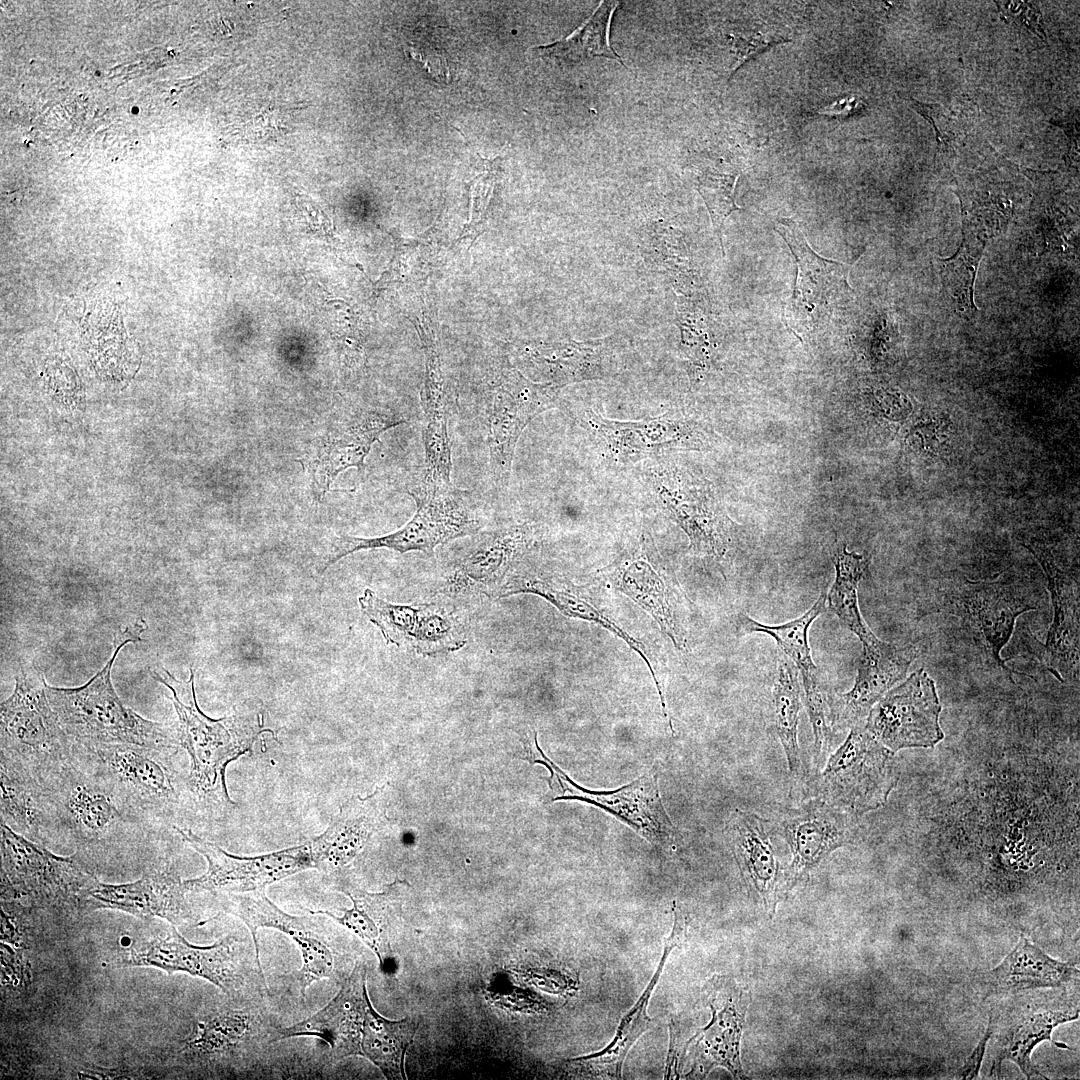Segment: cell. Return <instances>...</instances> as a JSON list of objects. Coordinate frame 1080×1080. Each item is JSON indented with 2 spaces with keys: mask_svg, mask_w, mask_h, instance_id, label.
<instances>
[{
  "mask_svg": "<svg viewBox=\"0 0 1080 1080\" xmlns=\"http://www.w3.org/2000/svg\"><path fill=\"white\" fill-rule=\"evenodd\" d=\"M145 623L120 629L113 653L104 667L85 684L62 688L45 684L48 700L73 743L85 746L128 744L155 749H178L177 730L148 720L126 707L117 695L111 671L120 650L141 640Z\"/></svg>",
  "mask_w": 1080,
  "mask_h": 1080,
  "instance_id": "1",
  "label": "cell"
},
{
  "mask_svg": "<svg viewBox=\"0 0 1080 1080\" xmlns=\"http://www.w3.org/2000/svg\"><path fill=\"white\" fill-rule=\"evenodd\" d=\"M151 676L171 692L179 744L190 762L186 778L190 807L227 812L235 805L226 786L227 766L251 749L259 734L257 724L245 715L206 716L197 704L193 671L187 682L178 681L166 670L152 671Z\"/></svg>",
  "mask_w": 1080,
  "mask_h": 1080,
  "instance_id": "2",
  "label": "cell"
},
{
  "mask_svg": "<svg viewBox=\"0 0 1080 1080\" xmlns=\"http://www.w3.org/2000/svg\"><path fill=\"white\" fill-rule=\"evenodd\" d=\"M1038 606L1037 593L1027 581L1010 575L974 581L954 574L927 585L918 615L945 613L959 618L979 636L996 664L1012 674L1001 650L1009 642L1017 618Z\"/></svg>",
  "mask_w": 1080,
  "mask_h": 1080,
  "instance_id": "3",
  "label": "cell"
},
{
  "mask_svg": "<svg viewBox=\"0 0 1080 1080\" xmlns=\"http://www.w3.org/2000/svg\"><path fill=\"white\" fill-rule=\"evenodd\" d=\"M43 784L58 806L67 837L78 848L100 847L140 826L95 751L74 743L69 761Z\"/></svg>",
  "mask_w": 1080,
  "mask_h": 1080,
  "instance_id": "4",
  "label": "cell"
},
{
  "mask_svg": "<svg viewBox=\"0 0 1080 1080\" xmlns=\"http://www.w3.org/2000/svg\"><path fill=\"white\" fill-rule=\"evenodd\" d=\"M43 675L21 668L13 693L1 703V754L33 773L42 783L72 755L73 741L62 728L45 688Z\"/></svg>",
  "mask_w": 1080,
  "mask_h": 1080,
  "instance_id": "5",
  "label": "cell"
},
{
  "mask_svg": "<svg viewBox=\"0 0 1080 1080\" xmlns=\"http://www.w3.org/2000/svg\"><path fill=\"white\" fill-rule=\"evenodd\" d=\"M1079 1017L1078 997L1071 989L1052 992L1026 991L1000 996L991 1010L990 1075H1000L1004 1061L1013 1062L1027 1079L1044 1078L1031 1061L1034 1048L1049 1041L1059 1049L1074 1050L1052 1038L1053 1030Z\"/></svg>",
  "mask_w": 1080,
  "mask_h": 1080,
  "instance_id": "6",
  "label": "cell"
},
{
  "mask_svg": "<svg viewBox=\"0 0 1080 1080\" xmlns=\"http://www.w3.org/2000/svg\"><path fill=\"white\" fill-rule=\"evenodd\" d=\"M1 898L60 912L81 909L96 877L73 857H62L1 820Z\"/></svg>",
  "mask_w": 1080,
  "mask_h": 1080,
  "instance_id": "7",
  "label": "cell"
},
{
  "mask_svg": "<svg viewBox=\"0 0 1080 1080\" xmlns=\"http://www.w3.org/2000/svg\"><path fill=\"white\" fill-rule=\"evenodd\" d=\"M898 780L894 752L859 724L851 727L844 743L807 788L810 798L857 816L882 807Z\"/></svg>",
  "mask_w": 1080,
  "mask_h": 1080,
  "instance_id": "8",
  "label": "cell"
},
{
  "mask_svg": "<svg viewBox=\"0 0 1080 1080\" xmlns=\"http://www.w3.org/2000/svg\"><path fill=\"white\" fill-rule=\"evenodd\" d=\"M90 748L97 754L129 812L141 824L172 822L184 806L183 802L190 807L186 779L179 778L172 768V756L178 749L128 744H101Z\"/></svg>",
  "mask_w": 1080,
  "mask_h": 1080,
  "instance_id": "9",
  "label": "cell"
},
{
  "mask_svg": "<svg viewBox=\"0 0 1080 1080\" xmlns=\"http://www.w3.org/2000/svg\"><path fill=\"white\" fill-rule=\"evenodd\" d=\"M410 495L416 503V512L408 522L380 537H339L321 573L341 558L363 549L387 548L400 553L430 554L437 546L475 534L481 528V521L471 508L465 491L452 485L429 487L418 483Z\"/></svg>",
  "mask_w": 1080,
  "mask_h": 1080,
  "instance_id": "10",
  "label": "cell"
},
{
  "mask_svg": "<svg viewBox=\"0 0 1080 1080\" xmlns=\"http://www.w3.org/2000/svg\"><path fill=\"white\" fill-rule=\"evenodd\" d=\"M644 478L663 509L689 539L697 555L726 561L733 547L734 523L714 496L710 485L685 466L666 457L652 460Z\"/></svg>",
  "mask_w": 1080,
  "mask_h": 1080,
  "instance_id": "11",
  "label": "cell"
},
{
  "mask_svg": "<svg viewBox=\"0 0 1080 1080\" xmlns=\"http://www.w3.org/2000/svg\"><path fill=\"white\" fill-rule=\"evenodd\" d=\"M524 747L526 760L542 764L550 772L546 780L551 801L577 800L591 804L632 828L655 847L673 849L676 831L663 806L655 770L615 790H589L575 783L546 757L538 745L536 732L528 737Z\"/></svg>",
  "mask_w": 1080,
  "mask_h": 1080,
  "instance_id": "12",
  "label": "cell"
},
{
  "mask_svg": "<svg viewBox=\"0 0 1080 1080\" xmlns=\"http://www.w3.org/2000/svg\"><path fill=\"white\" fill-rule=\"evenodd\" d=\"M603 571L612 585L651 615L676 649L689 648L687 609L652 537L643 533Z\"/></svg>",
  "mask_w": 1080,
  "mask_h": 1080,
  "instance_id": "13",
  "label": "cell"
},
{
  "mask_svg": "<svg viewBox=\"0 0 1080 1080\" xmlns=\"http://www.w3.org/2000/svg\"><path fill=\"white\" fill-rule=\"evenodd\" d=\"M584 417L604 455L623 465L679 451L705 450L713 439L706 425L675 410L639 421L611 420L594 410Z\"/></svg>",
  "mask_w": 1080,
  "mask_h": 1080,
  "instance_id": "14",
  "label": "cell"
},
{
  "mask_svg": "<svg viewBox=\"0 0 1080 1080\" xmlns=\"http://www.w3.org/2000/svg\"><path fill=\"white\" fill-rule=\"evenodd\" d=\"M173 829L208 863L203 875L184 880L188 892L241 894L265 890L275 882L314 868L308 843L257 856H238L190 829Z\"/></svg>",
  "mask_w": 1080,
  "mask_h": 1080,
  "instance_id": "15",
  "label": "cell"
},
{
  "mask_svg": "<svg viewBox=\"0 0 1080 1080\" xmlns=\"http://www.w3.org/2000/svg\"><path fill=\"white\" fill-rule=\"evenodd\" d=\"M940 712L935 682L924 669H919L871 708L864 727L893 752L933 747L944 738Z\"/></svg>",
  "mask_w": 1080,
  "mask_h": 1080,
  "instance_id": "16",
  "label": "cell"
},
{
  "mask_svg": "<svg viewBox=\"0 0 1080 1080\" xmlns=\"http://www.w3.org/2000/svg\"><path fill=\"white\" fill-rule=\"evenodd\" d=\"M238 939L226 936L209 946L189 943L172 927L162 935L133 941L123 952L125 966L155 967L171 974L184 972L203 978L228 996H237L245 979L237 958Z\"/></svg>",
  "mask_w": 1080,
  "mask_h": 1080,
  "instance_id": "17",
  "label": "cell"
},
{
  "mask_svg": "<svg viewBox=\"0 0 1080 1080\" xmlns=\"http://www.w3.org/2000/svg\"><path fill=\"white\" fill-rule=\"evenodd\" d=\"M775 230L788 244L797 266L794 289L785 310L786 322L796 334H802L829 317L837 302L848 293L849 265L818 255L793 220L779 219Z\"/></svg>",
  "mask_w": 1080,
  "mask_h": 1080,
  "instance_id": "18",
  "label": "cell"
},
{
  "mask_svg": "<svg viewBox=\"0 0 1080 1080\" xmlns=\"http://www.w3.org/2000/svg\"><path fill=\"white\" fill-rule=\"evenodd\" d=\"M775 817L776 832L792 853L787 867L789 891L831 852L854 842L859 833L856 815L817 798L798 807H782Z\"/></svg>",
  "mask_w": 1080,
  "mask_h": 1080,
  "instance_id": "19",
  "label": "cell"
},
{
  "mask_svg": "<svg viewBox=\"0 0 1080 1080\" xmlns=\"http://www.w3.org/2000/svg\"><path fill=\"white\" fill-rule=\"evenodd\" d=\"M703 998L710 1007V1022L686 1042H694V1066L689 1076L707 1075L713 1068L727 1069L743 1078L740 1041L750 992L728 976H715L704 986Z\"/></svg>",
  "mask_w": 1080,
  "mask_h": 1080,
  "instance_id": "20",
  "label": "cell"
},
{
  "mask_svg": "<svg viewBox=\"0 0 1080 1080\" xmlns=\"http://www.w3.org/2000/svg\"><path fill=\"white\" fill-rule=\"evenodd\" d=\"M228 911L248 927L254 943L259 975L265 983L257 940L260 928L276 929L288 936L298 947L302 966L296 977L302 998L306 997V990L313 982L331 977L333 955L310 917L284 912L267 898L264 890L231 894Z\"/></svg>",
  "mask_w": 1080,
  "mask_h": 1080,
  "instance_id": "21",
  "label": "cell"
},
{
  "mask_svg": "<svg viewBox=\"0 0 1080 1080\" xmlns=\"http://www.w3.org/2000/svg\"><path fill=\"white\" fill-rule=\"evenodd\" d=\"M560 387L533 383L509 373L497 390L488 417L489 462L494 482L509 483L516 445L525 427L554 403Z\"/></svg>",
  "mask_w": 1080,
  "mask_h": 1080,
  "instance_id": "22",
  "label": "cell"
},
{
  "mask_svg": "<svg viewBox=\"0 0 1080 1080\" xmlns=\"http://www.w3.org/2000/svg\"><path fill=\"white\" fill-rule=\"evenodd\" d=\"M775 832L773 822L740 809L724 828L748 895L770 915L789 891L787 868L781 866L772 840Z\"/></svg>",
  "mask_w": 1080,
  "mask_h": 1080,
  "instance_id": "23",
  "label": "cell"
},
{
  "mask_svg": "<svg viewBox=\"0 0 1080 1080\" xmlns=\"http://www.w3.org/2000/svg\"><path fill=\"white\" fill-rule=\"evenodd\" d=\"M1023 545L1040 564L1047 578L1053 606V622L1045 644L1035 641V655L1061 682L1079 671V584L1062 568L1043 542L1028 539Z\"/></svg>",
  "mask_w": 1080,
  "mask_h": 1080,
  "instance_id": "24",
  "label": "cell"
},
{
  "mask_svg": "<svg viewBox=\"0 0 1080 1080\" xmlns=\"http://www.w3.org/2000/svg\"><path fill=\"white\" fill-rule=\"evenodd\" d=\"M370 1003L366 967L357 962L339 992L322 1009L293 1025L273 1027L271 1042L301 1036L320 1038L330 1048V1063L359 1055L361 1030Z\"/></svg>",
  "mask_w": 1080,
  "mask_h": 1080,
  "instance_id": "25",
  "label": "cell"
},
{
  "mask_svg": "<svg viewBox=\"0 0 1080 1080\" xmlns=\"http://www.w3.org/2000/svg\"><path fill=\"white\" fill-rule=\"evenodd\" d=\"M184 880L171 868L146 872L134 882L106 884L97 878L84 892L81 909L120 910L140 918L160 917L172 924L191 916Z\"/></svg>",
  "mask_w": 1080,
  "mask_h": 1080,
  "instance_id": "26",
  "label": "cell"
},
{
  "mask_svg": "<svg viewBox=\"0 0 1080 1080\" xmlns=\"http://www.w3.org/2000/svg\"><path fill=\"white\" fill-rule=\"evenodd\" d=\"M1 820L25 838L46 846L67 837L57 804L45 785L18 761L1 754Z\"/></svg>",
  "mask_w": 1080,
  "mask_h": 1080,
  "instance_id": "27",
  "label": "cell"
},
{
  "mask_svg": "<svg viewBox=\"0 0 1080 1080\" xmlns=\"http://www.w3.org/2000/svg\"><path fill=\"white\" fill-rule=\"evenodd\" d=\"M404 423L406 419L395 414L371 411L319 438L308 454L297 460L309 472L316 496H324L346 469L362 470L374 442L388 429Z\"/></svg>",
  "mask_w": 1080,
  "mask_h": 1080,
  "instance_id": "28",
  "label": "cell"
},
{
  "mask_svg": "<svg viewBox=\"0 0 1080 1080\" xmlns=\"http://www.w3.org/2000/svg\"><path fill=\"white\" fill-rule=\"evenodd\" d=\"M533 541L534 527L528 522L487 533L456 563L447 579L446 593L494 596Z\"/></svg>",
  "mask_w": 1080,
  "mask_h": 1080,
  "instance_id": "29",
  "label": "cell"
},
{
  "mask_svg": "<svg viewBox=\"0 0 1080 1080\" xmlns=\"http://www.w3.org/2000/svg\"><path fill=\"white\" fill-rule=\"evenodd\" d=\"M386 785L366 798L353 797L341 805L322 834L308 842L314 868L332 874L349 864L386 822Z\"/></svg>",
  "mask_w": 1080,
  "mask_h": 1080,
  "instance_id": "30",
  "label": "cell"
},
{
  "mask_svg": "<svg viewBox=\"0 0 1080 1080\" xmlns=\"http://www.w3.org/2000/svg\"><path fill=\"white\" fill-rule=\"evenodd\" d=\"M917 657L912 645L898 646L879 640L863 647L855 683L833 701L835 728L861 724L871 708L900 680Z\"/></svg>",
  "mask_w": 1080,
  "mask_h": 1080,
  "instance_id": "31",
  "label": "cell"
},
{
  "mask_svg": "<svg viewBox=\"0 0 1080 1080\" xmlns=\"http://www.w3.org/2000/svg\"><path fill=\"white\" fill-rule=\"evenodd\" d=\"M407 881L396 879L382 892L369 893L355 887L342 891L351 899L353 906L337 916L326 910L310 911L312 915H326L355 933L377 956L380 968L391 972L395 967L391 945L393 932L402 914L408 889Z\"/></svg>",
  "mask_w": 1080,
  "mask_h": 1080,
  "instance_id": "32",
  "label": "cell"
},
{
  "mask_svg": "<svg viewBox=\"0 0 1080 1080\" xmlns=\"http://www.w3.org/2000/svg\"><path fill=\"white\" fill-rule=\"evenodd\" d=\"M974 982L984 998L1000 997L1036 989H1075L1079 970L1050 957L1028 938L994 968L979 973Z\"/></svg>",
  "mask_w": 1080,
  "mask_h": 1080,
  "instance_id": "33",
  "label": "cell"
},
{
  "mask_svg": "<svg viewBox=\"0 0 1080 1080\" xmlns=\"http://www.w3.org/2000/svg\"><path fill=\"white\" fill-rule=\"evenodd\" d=\"M686 931V918L680 910L675 908L672 932L665 941L657 971H655L648 986L621 1020L610 1044L599 1052L566 1062V1068L572 1074L604 1079L622 1078V1066L628 1052L650 1026L651 1019L647 1014V1007L651 994L659 981L669 954L675 947L681 946L685 941Z\"/></svg>",
  "mask_w": 1080,
  "mask_h": 1080,
  "instance_id": "34",
  "label": "cell"
},
{
  "mask_svg": "<svg viewBox=\"0 0 1080 1080\" xmlns=\"http://www.w3.org/2000/svg\"><path fill=\"white\" fill-rule=\"evenodd\" d=\"M535 594L555 606L566 616L593 622L604 629L611 631L621 638L633 651L645 662L650 670L659 694L662 711L665 719H668L665 694L662 685L653 667L649 653L641 642L630 636L609 617L601 612L591 601L583 597L576 589H572L564 583L550 576L533 574L528 572H514L509 574L494 596L497 598L507 597L514 594Z\"/></svg>",
  "mask_w": 1080,
  "mask_h": 1080,
  "instance_id": "35",
  "label": "cell"
},
{
  "mask_svg": "<svg viewBox=\"0 0 1080 1080\" xmlns=\"http://www.w3.org/2000/svg\"><path fill=\"white\" fill-rule=\"evenodd\" d=\"M528 358L548 384L560 388L570 383L608 378L618 367L616 342L611 338L544 343L530 348Z\"/></svg>",
  "mask_w": 1080,
  "mask_h": 1080,
  "instance_id": "36",
  "label": "cell"
},
{
  "mask_svg": "<svg viewBox=\"0 0 1080 1080\" xmlns=\"http://www.w3.org/2000/svg\"><path fill=\"white\" fill-rule=\"evenodd\" d=\"M422 409L425 465L420 482L431 487L450 486L452 459L447 408L439 361L432 347L427 352Z\"/></svg>",
  "mask_w": 1080,
  "mask_h": 1080,
  "instance_id": "37",
  "label": "cell"
},
{
  "mask_svg": "<svg viewBox=\"0 0 1080 1080\" xmlns=\"http://www.w3.org/2000/svg\"><path fill=\"white\" fill-rule=\"evenodd\" d=\"M419 1021L415 1017L388 1020L370 1003L361 1030L359 1055L376 1065L386 1079H405L404 1059Z\"/></svg>",
  "mask_w": 1080,
  "mask_h": 1080,
  "instance_id": "38",
  "label": "cell"
},
{
  "mask_svg": "<svg viewBox=\"0 0 1080 1080\" xmlns=\"http://www.w3.org/2000/svg\"><path fill=\"white\" fill-rule=\"evenodd\" d=\"M256 1025L249 1009H223L197 1021L181 1051L200 1059L227 1055L253 1036Z\"/></svg>",
  "mask_w": 1080,
  "mask_h": 1080,
  "instance_id": "39",
  "label": "cell"
},
{
  "mask_svg": "<svg viewBox=\"0 0 1080 1080\" xmlns=\"http://www.w3.org/2000/svg\"><path fill=\"white\" fill-rule=\"evenodd\" d=\"M799 670L784 654L779 652L773 685V713L778 738L787 758L788 768L794 779L802 776V763L798 744V724L801 710Z\"/></svg>",
  "mask_w": 1080,
  "mask_h": 1080,
  "instance_id": "40",
  "label": "cell"
},
{
  "mask_svg": "<svg viewBox=\"0 0 1080 1080\" xmlns=\"http://www.w3.org/2000/svg\"><path fill=\"white\" fill-rule=\"evenodd\" d=\"M867 559L841 546L834 554L835 580L826 595L828 608L861 641L863 647L880 639L864 622L858 604V585L867 568Z\"/></svg>",
  "mask_w": 1080,
  "mask_h": 1080,
  "instance_id": "41",
  "label": "cell"
},
{
  "mask_svg": "<svg viewBox=\"0 0 1080 1080\" xmlns=\"http://www.w3.org/2000/svg\"><path fill=\"white\" fill-rule=\"evenodd\" d=\"M618 4L616 1L601 2L593 14L567 38L537 49L565 63L575 64L593 57H605L625 66L609 42L611 18Z\"/></svg>",
  "mask_w": 1080,
  "mask_h": 1080,
  "instance_id": "42",
  "label": "cell"
},
{
  "mask_svg": "<svg viewBox=\"0 0 1080 1080\" xmlns=\"http://www.w3.org/2000/svg\"><path fill=\"white\" fill-rule=\"evenodd\" d=\"M825 604L826 594L821 593L803 615L776 626H770L746 614H740L737 622L739 631L744 634L763 633L771 636L776 641L780 652L796 665L802 675L816 673L817 668L812 660L808 633L814 620L825 611Z\"/></svg>",
  "mask_w": 1080,
  "mask_h": 1080,
  "instance_id": "43",
  "label": "cell"
},
{
  "mask_svg": "<svg viewBox=\"0 0 1080 1080\" xmlns=\"http://www.w3.org/2000/svg\"><path fill=\"white\" fill-rule=\"evenodd\" d=\"M984 188L962 190L958 194L962 206L963 236L986 242L1007 227L1013 217V204L1002 187L988 183Z\"/></svg>",
  "mask_w": 1080,
  "mask_h": 1080,
  "instance_id": "44",
  "label": "cell"
},
{
  "mask_svg": "<svg viewBox=\"0 0 1080 1080\" xmlns=\"http://www.w3.org/2000/svg\"><path fill=\"white\" fill-rule=\"evenodd\" d=\"M985 247L986 242L963 236L958 250L952 256L940 260L942 286L959 313L971 315L977 311L974 287Z\"/></svg>",
  "mask_w": 1080,
  "mask_h": 1080,
  "instance_id": "45",
  "label": "cell"
},
{
  "mask_svg": "<svg viewBox=\"0 0 1080 1080\" xmlns=\"http://www.w3.org/2000/svg\"><path fill=\"white\" fill-rule=\"evenodd\" d=\"M361 611L376 625L387 644L409 647L413 643L421 613V604H393L366 588L358 598Z\"/></svg>",
  "mask_w": 1080,
  "mask_h": 1080,
  "instance_id": "46",
  "label": "cell"
},
{
  "mask_svg": "<svg viewBox=\"0 0 1080 1080\" xmlns=\"http://www.w3.org/2000/svg\"><path fill=\"white\" fill-rule=\"evenodd\" d=\"M467 643L463 625L447 609L435 604H422L416 634L411 649L423 656L460 650Z\"/></svg>",
  "mask_w": 1080,
  "mask_h": 1080,
  "instance_id": "47",
  "label": "cell"
},
{
  "mask_svg": "<svg viewBox=\"0 0 1080 1080\" xmlns=\"http://www.w3.org/2000/svg\"><path fill=\"white\" fill-rule=\"evenodd\" d=\"M805 704L814 735V756L817 766L829 750L835 729L833 701L821 683L817 672L802 675Z\"/></svg>",
  "mask_w": 1080,
  "mask_h": 1080,
  "instance_id": "48",
  "label": "cell"
},
{
  "mask_svg": "<svg viewBox=\"0 0 1080 1080\" xmlns=\"http://www.w3.org/2000/svg\"><path fill=\"white\" fill-rule=\"evenodd\" d=\"M738 179L736 174L706 172L698 177L697 190L703 198L709 211L712 224L722 248V228L725 219L740 208L735 202V185Z\"/></svg>",
  "mask_w": 1080,
  "mask_h": 1080,
  "instance_id": "49",
  "label": "cell"
},
{
  "mask_svg": "<svg viewBox=\"0 0 1080 1080\" xmlns=\"http://www.w3.org/2000/svg\"><path fill=\"white\" fill-rule=\"evenodd\" d=\"M917 111L933 126L941 151L953 152L959 135L955 132L954 120L947 116L943 107L914 101Z\"/></svg>",
  "mask_w": 1080,
  "mask_h": 1080,
  "instance_id": "50",
  "label": "cell"
},
{
  "mask_svg": "<svg viewBox=\"0 0 1080 1080\" xmlns=\"http://www.w3.org/2000/svg\"><path fill=\"white\" fill-rule=\"evenodd\" d=\"M996 4L1007 21H1010L1016 26L1029 29L1044 40L1045 33L1042 29L1041 13L1036 3L1023 1H997Z\"/></svg>",
  "mask_w": 1080,
  "mask_h": 1080,
  "instance_id": "51",
  "label": "cell"
},
{
  "mask_svg": "<svg viewBox=\"0 0 1080 1080\" xmlns=\"http://www.w3.org/2000/svg\"><path fill=\"white\" fill-rule=\"evenodd\" d=\"M1 947L2 982L5 985L21 986L26 981L27 967L21 957L6 947L3 942Z\"/></svg>",
  "mask_w": 1080,
  "mask_h": 1080,
  "instance_id": "52",
  "label": "cell"
},
{
  "mask_svg": "<svg viewBox=\"0 0 1080 1080\" xmlns=\"http://www.w3.org/2000/svg\"><path fill=\"white\" fill-rule=\"evenodd\" d=\"M991 1036L990 1027L987 1025L986 1031L973 1052L966 1059L960 1073L961 1079H976L979 1076L981 1064L986 1053L988 1042Z\"/></svg>",
  "mask_w": 1080,
  "mask_h": 1080,
  "instance_id": "53",
  "label": "cell"
},
{
  "mask_svg": "<svg viewBox=\"0 0 1080 1080\" xmlns=\"http://www.w3.org/2000/svg\"><path fill=\"white\" fill-rule=\"evenodd\" d=\"M860 102L855 98H845L825 107L820 113L827 115H848L857 110Z\"/></svg>",
  "mask_w": 1080,
  "mask_h": 1080,
  "instance_id": "54",
  "label": "cell"
},
{
  "mask_svg": "<svg viewBox=\"0 0 1080 1080\" xmlns=\"http://www.w3.org/2000/svg\"><path fill=\"white\" fill-rule=\"evenodd\" d=\"M134 108H135V109H133L132 111H133L134 113H137V112H138V109H137V107H134Z\"/></svg>",
  "mask_w": 1080,
  "mask_h": 1080,
  "instance_id": "55",
  "label": "cell"
}]
</instances>
